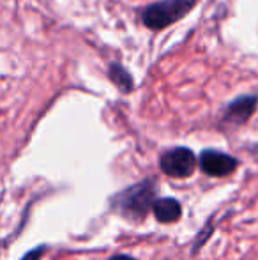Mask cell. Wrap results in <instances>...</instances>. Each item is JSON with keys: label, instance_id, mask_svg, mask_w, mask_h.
I'll return each instance as SVG.
<instances>
[{"label": "cell", "instance_id": "obj_1", "mask_svg": "<svg viewBox=\"0 0 258 260\" xmlns=\"http://www.w3.org/2000/svg\"><path fill=\"white\" fill-rule=\"evenodd\" d=\"M196 6V0H159L141 11V21L151 30H163L182 20Z\"/></svg>", "mask_w": 258, "mask_h": 260}, {"label": "cell", "instance_id": "obj_9", "mask_svg": "<svg viewBox=\"0 0 258 260\" xmlns=\"http://www.w3.org/2000/svg\"><path fill=\"white\" fill-rule=\"evenodd\" d=\"M112 260H134V258L128 257V255H117V257H114Z\"/></svg>", "mask_w": 258, "mask_h": 260}, {"label": "cell", "instance_id": "obj_5", "mask_svg": "<svg viewBox=\"0 0 258 260\" xmlns=\"http://www.w3.org/2000/svg\"><path fill=\"white\" fill-rule=\"evenodd\" d=\"M258 105V96H242L232 101L225 110L223 120L228 124H242L253 115Z\"/></svg>", "mask_w": 258, "mask_h": 260}, {"label": "cell", "instance_id": "obj_6", "mask_svg": "<svg viewBox=\"0 0 258 260\" xmlns=\"http://www.w3.org/2000/svg\"><path fill=\"white\" fill-rule=\"evenodd\" d=\"M152 211H154L156 219L161 223H173L182 216V207H180V204L173 199L154 200Z\"/></svg>", "mask_w": 258, "mask_h": 260}, {"label": "cell", "instance_id": "obj_4", "mask_svg": "<svg viewBox=\"0 0 258 260\" xmlns=\"http://www.w3.org/2000/svg\"><path fill=\"white\" fill-rule=\"evenodd\" d=\"M200 167L210 177H225L237 168V159L219 151H203L200 156Z\"/></svg>", "mask_w": 258, "mask_h": 260}, {"label": "cell", "instance_id": "obj_2", "mask_svg": "<svg viewBox=\"0 0 258 260\" xmlns=\"http://www.w3.org/2000/svg\"><path fill=\"white\" fill-rule=\"evenodd\" d=\"M159 167L166 175L175 179L190 177L195 172L196 167V157L193 151L186 147H177L172 151H166L165 154L159 157Z\"/></svg>", "mask_w": 258, "mask_h": 260}, {"label": "cell", "instance_id": "obj_8", "mask_svg": "<svg viewBox=\"0 0 258 260\" xmlns=\"http://www.w3.org/2000/svg\"><path fill=\"white\" fill-rule=\"evenodd\" d=\"M41 255H43V248H38V250H34V251H30L28 255H25L21 260H38Z\"/></svg>", "mask_w": 258, "mask_h": 260}, {"label": "cell", "instance_id": "obj_3", "mask_svg": "<svg viewBox=\"0 0 258 260\" xmlns=\"http://www.w3.org/2000/svg\"><path fill=\"white\" fill-rule=\"evenodd\" d=\"M121 209L128 216L133 218H143L147 211L154 204V189H152L151 182H141V184L134 186L128 189L124 195L121 197Z\"/></svg>", "mask_w": 258, "mask_h": 260}, {"label": "cell", "instance_id": "obj_7", "mask_svg": "<svg viewBox=\"0 0 258 260\" xmlns=\"http://www.w3.org/2000/svg\"><path fill=\"white\" fill-rule=\"evenodd\" d=\"M108 76L121 90H124V92L133 90V78H131L128 69L122 68L121 64H112L110 69H108Z\"/></svg>", "mask_w": 258, "mask_h": 260}]
</instances>
